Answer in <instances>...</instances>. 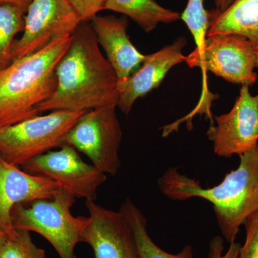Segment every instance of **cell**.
<instances>
[{"mask_svg": "<svg viewBox=\"0 0 258 258\" xmlns=\"http://www.w3.org/2000/svg\"><path fill=\"white\" fill-rule=\"evenodd\" d=\"M56 73L57 89L48 100L39 105V113L117 107L118 79L102 54L91 23H81L75 30L71 45Z\"/></svg>", "mask_w": 258, "mask_h": 258, "instance_id": "6da1fadb", "label": "cell"}, {"mask_svg": "<svg viewBox=\"0 0 258 258\" xmlns=\"http://www.w3.org/2000/svg\"><path fill=\"white\" fill-rule=\"evenodd\" d=\"M239 157L238 167L213 187L203 188L176 167L169 168L158 181L161 192L174 201L200 198L211 203L222 235L230 244L247 217L258 210V144Z\"/></svg>", "mask_w": 258, "mask_h": 258, "instance_id": "7a4b0ae2", "label": "cell"}, {"mask_svg": "<svg viewBox=\"0 0 258 258\" xmlns=\"http://www.w3.org/2000/svg\"><path fill=\"white\" fill-rule=\"evenodd\" d=\"M71 41L72 35L57 39L0 71V125L40 114L37 107L55 93L56 70Z\"/></svg>", "mask_w": 258, "mask_h": 258, "instance_id": "3957f363", "label": "cell"}, {"mask_svg": "<svg viewBox=\"0 0 258 258\" xmlns=\"http://www.w3.org/2000/svg\"><path fill=\"white\" fill-rule=\"evenodd\" d=\"M75 202V197L60 189L53 198L19 204L12 210L13 227L41 235L60 258H76L75 249L81 242L88 217L72 215Z\"/></svg>", "mask_w": 258, "mask_h": 258, "instance_id": "277c9868", "label": "cell"}, {"mask_svg": "<svg viewBox=\"0 0 258 258\" xmlns=\"http://www.w3.org/2000/svg\"><path fill=\"white\" fill-rule=\"evenodd\" d=\"M257 52L245 37L236 35H220L207 37L203 58L197 67L203 72V96L198 106L185 116L189 122L195 115H206L213 124L210 106L213 98L209 92L207 71L213 73L228 82L250 86L257 82Z\"/></svg>", "mask_w": 258, "mask_h": 258, "instance_id": "5b68a950", "label": "cell"}, {"mask_svg": "<svg viewBox=\"0 0 258 258\" xmlns=\"http://www.w3.org/2000/svg\"><path fill=\"white\" fill-rule=\"evenodd\" d=\"M86 111L57 110L15 123L0 125V156L22 166L51 149L60 147V139Z\"/></svg>", "mask_w": 258, "mask_h": 258, "instance_id": "8992f818", "label": "cell"}, {"mask_svg": "<svg viewBox=\"0 0 258 258\" xmlns=\"http://www.w3.org/2000/svg\"><path fill=\"white\" fill-rule=\"evenodd\" d=\"M115 106L85 112L60 139V147L69 146L86 154L96 169L115 176L120 167L122 131Z\"/></svg>", "mask_w": 258, "mask_h": 258, "instance_id": "52a82bcc", "label": "cell"}, {"mask_svg": "<svg viewBox=\"0 0 258 258\" xmlns=\"http://www.w3.org/2000/svg\"><path fill=\"white\" fill-rule=\"evenodd\" d=\"M33 175L52 180L60 189L76 198L95 201L98 189L106 181V174L88 164L80 157L74 148L62 146L58 150L34 158L21 166Z\"/></svg>", "mask_w": 258, "mask_h": 258, "instance_id": "ba28073f", "label": "cell"}, {"mask_svg": "<svg viewBox=\"0 0 258 258\" xmlns=\"http://www.w3.org/2000/svg\"><path fill=\"white\" fill-rule=\"evenodd\" d=\"M26 13L23 35L12 48L13 61L71 36L82 23L70 0H32Z\"/></svg>", "mask_w": 258, "mask_h": 258, "instance_id": "9c48e42d", "label": "cell"}, {"mask_svg": "<svg viewBox=\"0 0 258 258\" xmlns=\"http://www.w3.org/2000/svg\"><path fill=\"white\" fill-rule=\"evenodd\" d=\"M207 136L219 157L242 155L258 144V93L252 96L249 86H242L229 113L215 116Z\"/></svg>", "mask_w": 258, "mask_h": 258, "instance_id": "30bf717a", "label": "cell"}, {"mask_svg": "<svg viewBox=\"0 0 258 258\" xmlns=\"http://www.w3.org/2000/svg\"><path fill=\"white\" fill-rule=\"evenodd\" d=\"M87 223L81 242L92 248L95 258H140L133 231L121 212L86 201Z\"/></svg>", "mask_w": 258, "mask_h": 258, "instance_id": "8fae6325", "label": "cell"}, {"mask_svg": "<svg viewBox=\"0 0 258 258\" xmlns=\"http://www.w3.org/2000/svg\"><path fill=\"white\" fill-rule=\"evenodd\" d=\"M59 189L52 180L26 172L0 156V228L9 237L14 235L13 209L19 204L53 198Z\"/></svg>", "mask_w": 258, "mask_h": 258, "instance_id": "7c38bea8", "label": "cell"}, {"mask_svg": "<svg viewBox=\"0 0 258 258\" xmlns=\"http://www.w3.org/2000/svg\"><path fill=\"white\" fill-rule=\"evenodd\" d=\"M186 45V38L180 37L169 46L147 55L141 67L130 77L118 81L117 107L120 111L128 115L137 99L159 87L169 70L185 62L186 56L183 55L182 50Z\"/></svg>", "mask_w": 258, "mask_h": 258, "instance_id": "4fadbf2b", "label": "cell"}, {"mask_svg": "<svg viewBox=\"0 0 258 258\" xmlns=\"http://www.w3.org/2000/svg\"><path fill=\"white\" fill-rule=\"evenodd\" d=\"M91 25L106 59L118 81H125L141 67L147 55L137 50L127 34L128 20L113 16H95Z\"/></svg>", "mask_w": 258, "mask_h": 258, "instance_id": "5bb4252c", "label": "cell"}, {"mask_svg": "<svg viewBox=\"0 0 258 258\" xmlns=\"http://www.w3.org/2000/svg\"><path fill=\"white\" fill-rule=\"evenodd\" d=\"M210 13L208 37L236 35L245 37L258 51V0H233L224 11Z\"/></svg>", "mask_w": 258, "mask_h": 258, "instance_id": "9a60e30c", "label": "cell"}, {"mask_svg": "<svg viewBox=\"0 0 258 258\" xmlns=\"http://www.w3.org/2000/svg\"><path fill=\"white\" fill-rule=\"evenodd\" d=\"M104 10L132 18L146 32L152 31L159 23H171L181 15L161 6L154 0H105Z\"/></svg>", "mask_w": 258, "mask_h": 258, "instance_id": "2e32d148", "label": "cell"}, {"mask_svg": "<svg viewBox=\"0 0 258 258\" xmlns=\"http://www.w3.org/2000/svg\"><path fill=\"white\" fill-rule=\"evenodd\" d=\"M119 211L133 231L140 258H194L192 247L186 246L177 254L163 250L148 233L147 220L142 212L130 200L122 204Z\"/></svg>", "mask_w": 258, "mask_h": 258, "instance_id": "e0dca14e", "label": "cell"}, {"mask_svg": "<svg viewBox=\"0 0 258 258\" xmlns=\"http://www.w3.org/2000/svg\"><path fill=\"white\" fill-rule=\"evenodd\" d=\"M205 0H188L181 19L186 24L194 37L196 48L186 56V62L190 68L197 67L203 58L205 42L210 25V13L204 5Z\"/></svg>", "mask_w": 258, "mask_h": 258, "instance_id": "ac0fdd59", "label": "cell"}, {"mask_svg": "<svg viewBox=\"0 0 258 258\" xmlns=\"http://www.w3.org/2000/svg\"><path fill=\"white\" fill-rule=\"evenodd\" d=\"M21 8L0 5V71L13 62L12 48L15 37L25 28V14Z\"/></svg>", "mask_w": 258, "mask_h": 258, "instance_id": "d6986e66", "label": "cell"}, {"mask_svg": "<svg viewBox=\"0 0 258 258\" xmlns=\"http://www.w3.org/2000/svg\"><path fill=\"white\" fill-rule=\"evenodd\" d=\"M0 258H46V252L32 242L30 232L16 230L8 237Z\"/></svg>", "mask_w": 258, "mask_h": 258, "instance_id": "ffe728a7", "label": "cell"}, {"mask_svg": "<svg viewBox=\"0 0 258 258\" xmlns=\"http://www.w3.org/2000/svg\"><path fill=\"white\" fill-rule=\"evenodd\" d=\"M243 225L246 238L240 247L239 258H258V210L247 217Z\"/></svg>", "mask_w": 258, "mask_h": 258, "instance_id": "44dd1931", "label": "cell"}, {"mask_svg": "<svg viewBox=\"0 0 258 258\" xmlns=\"http://www.w3.org/2000/svg\"><path fill=\"white\" fill-rule=\"evenodd\" d=\"M79 15L82 23L91 21L101 10H104L105 0H70Z\"/></svg>", "mask_w": 258, "mask_h": 258, "instance_id": "7402d4cb", "label": "cell"}, {"mask_svg": "<svg viewBox=\"0 0 258 258\" xmlns=\"http://www.w3.org/2000/svg\"><path fill=\"white\" fill-rule=\"evenodd\" d=\"M240 247V244L235 241L230 243L229 249L224 253L223 240L220 236H217L210 242L209 258H239Z\"/></svg>", "mask_w": 258, "mask_h": 258, "instance_id": "603a6c76", "label": "cell"}, {"mask_svg": "<svg viewBox=\"0 0 258 258\" xmlns=\"http://www.w3.org/2000/svg\"><path fill=\"white\" fill-rule=\"evenodd\" d=\"M32 0H0V5H10L21 8L27 12Z\"/></svg>", "mask_w": 258, "mask_h": 258, "instance_id": "cb8c5ba5", "label": "cell"}, {"mask_svg": "<svg viewBox=\"0 0 258 258\" xmlns=\"http://www.w3.org/2000/svg\"><path fill=\"white\" fill-rule=\"evenodd\" d=\"M233 0H215L217 11H224L231 5Z\"/></svg>", "mask_w": 258, "mask_h": 258, "instance_id": "d4e9b609", "label": "cell"}, {"mask_svg": "<svg viewBox=\"0 0 258 258\" xmlns=\"http://www.w3.org/2000/svg\"><path fill=\"white\" fill-rule=\"evenodd\" d=\"M8 237L9 236L8 234L3 229L0 228V257H1L2 252L6 244L7 241L8 240Z\"/></svg>", "mask_w": 258, "mask_h": 258, "instance_id": "484cf974", "label": "cell"}, {"mask_svg": "<svg viewBox=\"0 0 258 258\" xmlns=\"http://www.w3.org/2000/svg\"><path fill=\"white\" fill-rule=\"evenodd\" d=\"M256 56H257V60H256V68H258V51L257 52V54H256Z\"/></svg>", "mask_w": 258, "mask_h": 258, "instance_id": "4316f807", "label": "cell"}]
</instances>
